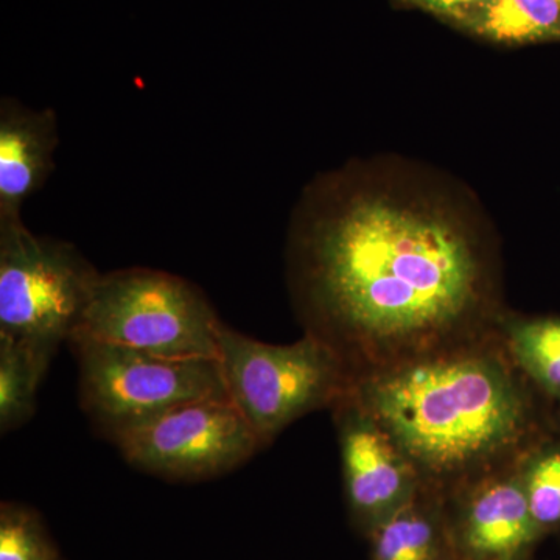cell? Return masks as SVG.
I'll return each instance as SVG.
<instances>
[{"mask_svg": "<svg viewBox=\"0 0 560 560\" xmlns=\"http://www.w3.org/2000/svg\"><path fill=\"white\" fill-rule=\"evenodd\" d=\"M57 114L13 98L0 103V223L20 221L22 206L55 168Z\"/></svg>", "mask_w": 560, "mask_h": 560, "instance_id": "obj_10", "label": "cell"}, {"mask_svg": "<svg viewBox=\"0 0 560 560\" xmlns=\"http://www.w3.org/2000/svg\"><path fill=\"white\" fill-rule=\"evenodd\" d=\"M69 341L81 405L106 436L186 401L228 396L219 359H167L84 337Z\"/></svg>", "mask_w": 560, "mask_h": 560, "instance_id": "obj_6", "label": "cell"}, {"mask_svg": "<svg viewBox=\"0 0 560 560\" xmlns=\"http://www.w3.org/2000/svg\"><path fill=\"white\" fill-rule=\"evenodd\" d=\"M407 2L415 3L420 9L429 10L431 13L440 14V16L464 22L475 11L486 5L489 0H407Z\"/></svg>", "mask_w": 560, "mask_h": 560, "instance_id": "obj_17", "label": "cell"}, {"mask_svg": "<svg viewBox=\"0 0 560 560\" xmlns=\"http://www.w3.org/2000/svg\"><path fill=\"white\" fill-rule=\"evenodd\" d=\"M50 360L27 342L0 335V430L3 434L32 418L36 390Z\"/></svg>", "mask_w": 560, "mask_h": 560, "instance_id": "obj_14", "label": "cell"}, {"mask_svg": "<svg viewBox=\"0 0 560 560\" xmlns=\"http://www.w3.org/2000/svg\"><path fill=\"white\" fill-rule=\"evenodd\" d=\"M221 320L197 287L171 272L101 275L72 337L167 359H219Z\"/></svg>", "mask_w": 560, "mask_h": 560, "instance_id": "obj_3", "label": "cell"}, {"mask_svg": "<svg viewBox=\"0 0 560 560\" xmlns=\"http://www.w3.org/2000/svg\"><path fill=\"white\" fill-rule=\"evenodd\" d=\"M290 278L305 334L352 381L500 337L495 259L440 198L349 176L327 180L291 234Z\"/></svg>", "mask_w": 560, "mask_h": 560, "instance_id": "obj_1", "label": "cell"}, {"mask_svg": "<svg viewBox=\"0 0 560 560\" xmlns=\"http://www.w3.org/2000/svg\"><path fill=\"white\" fill-rule=\"evenodd\" d=\"M102 272L68 242L0 223V335L54 357L70 340Z\"/></svg>", "mask_w": 560, "mask_h": 560, "instance_id": "obj_5", "label": "cell"}, {"mask_svg": "<svg viewBox=\"0 0 560 560\" xmlns=\"http://www.w3.org/2000/svg\"><path fill=\"white\" fill-rule=\"evenodd\" d=\"M523 492L544 533L560 525V440L537 441L517 464Z\"/></svg>", "mask_w": 560, "mask_h": 560, "instance_id": "obj_15", "label": "cell"}, {"mask_svg": "<svg viewBox=\"0 0 560 560\" xmlns=\"http://www.w3.org/2000/svg\"><path fill=\"white\" fill-rule=\"evenodd\" d=\"M340 444L350 514L364 533L396 514L423 488L419 471L350 390L330 408Z\"/></svg>", "mask_w": 560, "mask_h": 560, "instance_id": "obj_8", "label": "cell"}, {"mask_svg": "<svg viewBox=\"0 0 560 560\" xmlns=\"http://www.w3.org/2000/svg\"><path fill=\"white\" fill-rule=\"evenodd\" d=\"M0 560H54V552L31 512L3 504Z\"/></svg>", "mask_w": 560, "mask_h": 560, "instance_id": "obj_16", "label": "cell"}, {"mask_svg": "<svg viewBox=\"0 0 560 560\" xmlns=\"http://www.w3.org/2000/svg\"><path fill=\"white\" fill-rule=\"evenodd\" d=\"M517 464L445 499L452 504L448 522L458 560H522L544 536L530 514Z\"/></svg>", "mask_w": 560, "mask_h": 560, "instance_id": "obj_9", "label": "cell"}, {"mask_svg": "<svg viewBox=\"0 0 560 560\" xmlns=\"http://www.w3.org/2000/svg\"><path fill=\"white\" fill-rule=\"evenodd\" d=\"M530 383L501 334L374 372L353 382V399L388 431L444 499L515 466L536 444Z\"/></svg>", "mask_w": 560, "mask_h": 560, "instance_id": "obj_2", "label": "cell"}, {"mask_svg": "<svg viewBox=\"0 0 560 560\" xmlns=\"http://www.w3.org/2000/svg\"><path fill=\"white\" fill-rule=\"evenodd\" d=\"M219 361L228 396L267 447L302 416L331 408L353 381L337 353L305 334L268 345L221 323Z\"/></svg>", "mask_w": 560, "mask_h": 560, "instance_id": "obj_4", "label": "cell"}, {"mask_svg": "<svg viewBox=\"0 0 560 560\" xmlns=\"http://www.w3.org/2000/svg\"><path fill=\"white\" fill-rule=\"evenodd\" d=\"M464 22L495 43L560 39V0H489Z\"/></svg>", "mask_w": 560, "mask_h": 560, "instance_id": "obj_13", "label": "cell"}, {"mask_svg": "<svg viewBox=\"0 0 560 560\" xmlns=\"http://www.w3.org/2000/svg\"><path fill=\"white\" fill-rule=\"evenodd\" d=\"M501 341L526 381L560 400V316H506Z\"/></svg>", "mask_w": 560, "mask_h": 560, "instance_id": "obj_12", "label": "cell"}, {"mask_svg": "<svg viewBox=\"0 0 560 560\" xmlns=\"http://www.w3.org/2000/svg\"><path fill=\"white\" fill-rule=\"evenodd\" d=\"M368 536L371 560H458L447 500L425 488Z\"/></svg>", "mask_w": 560, "mask_h": 560, "instance_id": "obj_11", "label": "cell"}, {"mask_svg": "<svg viewBox=\"0 0 560 560\" xmlns=\"http://www.w3.org/2000/svg\"><path fill=\"white\" fill-rule=\"evenodd\" d=\"M124 458L167 480H208L264 448L230 396L186 401L110 438Z\"/></svg>", "mask_w": 560, "mask_h": 560, "instance_id": "obj_7", "label": "cell"}]
</instances>
